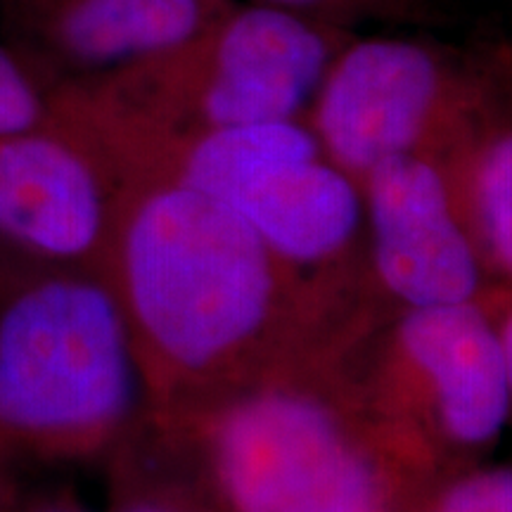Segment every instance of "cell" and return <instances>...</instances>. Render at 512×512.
<instances>
[{
	"instance_id": "30bf717a",
	"label": "cell",
	"mask_w": 512,
	"mask_h": 512,
	"mask_svg": "<svg viewBox=\"0 0 512 512\" xmlns=\"http://www.w3.org/2000/svg\"><path fill=\"white\" fill-rule=\"evenodd\" d=\"M444 159L489 280L512 287V95Z\"/></svg>"
},
{
	"instance_id": "3957f363",
	"label": "cell",
	"mask_w": 512,
	"mask_h": 512,
	"mask_svg": "<svg viewBox=\"0 0 512 512\" xmlns=\"http://www.w3.org/2000/svg\"><path fill=\"white\" fill-rule=\"evenodd\" d=\"M354 31L233 0L214 22L155 57L57 86V107L91 136L114 171L174 140L306 117L320 81Z\"/></svg>"
},
{
	"instance_id": "5b68a950",
	"label": "cell",
	"mask_w": 512,
	"mask_h": 512,
	"mask_svg": "<svg viewBox=\"0 0 512 512\" xmlns=\"http://www.w3.org/2000/svg\"><path fill=\"white\" fill-rule=\"evenodd\" d=\"M512 95V43L351 36L320 81L306 121L332 164L361 185L401 155L448 157Z\"/></svg>"
},
{
	"instance_id": "8992f818",
	"label": "cell",
	"mask_w": 512,
	"mask_h": 512,
	"mask_svg": "<svg viewBox=\"0 0 512 512\" xmlns=\"http://www.w3.org/2000/svg\"><path fill=\"white\" fill-rule=\"evenodd\" d=\"M361 366L375 406L437 475L486 463L510 425L501 339L479 299L394 311Z\"/></svg>"
},
{
	"instance_id": "5bb4252c",
	"label": "cell",
	"mask_w": 512,
	"mask_h": 512,
	"mask_svg": "<svg viewBox=\"0 0 512 512\" xmlns=\"http://www.w3.org/2000/svg\"><path fill=\"white\" fill-rule=\"evenodd\" d=\"M0 512H88V510L83 508L76 498L64 496V494L34 496L29 498V501H19V494L15 489Z\"/></svg>"
},
{
	"instance_id": "9c48e42d",
	"label": "cell",
	"mask_w": 512,
	"mask_h": 512,
	"mask_svg": "<svg viewBox=\"0 0 512 512\" xmlns=\"http://www.w3.org/2000/svg\"><path fill=\"white\" fill-rule=\"evenodd\" d=\"M233 0H0V36L53 86L178 46Z\"/></svg>"
},
{
	"instance_id": "2e32d148",
	"label": "cell",
	"mask_w": 512,
	"mask_h": 512,
	"mask_svg": "<svg viewBox=\"0 0 512 512\" xmlns=\"http://www.w3.org/2000/svg\"><path fill=\"white\" fill-rule=\"evenodd\" d=\"M420 512H446V510H441V508H439V505H434V503H430V505H427V508H425V510H420Z\"/></svg>"
},
{
	"instance_id": "7a4b0ae2",
	"label": "cell",
	"mask_w": 512,
	"mask_h": 512,
	"mask_svg": "<svg viewBox=\"0 0 512 512\" xmlns=\"http://www.w3.org/2000/svg\"><path fill=\"white\" fill-rule=\"evenodd\" d=\"M375 323L354 320L197 411L152 420L185 441L228 512H399L439 475L368 392L361 356Z\"/></svg>"
},
{
	"instance_id": "7c38bea8",
	"label": "cell",
	"mask_w": 512,
	"mask_h": 512,
	"mask_svg": "<svg viewBox=\"0 0 512 512\" xmlns=\"http://www.w3.org/2000/svg\"><path fill=\"white\" fill-rule=\"evenodd\" d=\"M55 91L57 86L0 36V136L50 124L57 114Z\"/></svg>"
},
{
	"instance_id": "52a82bcc",
	"label": "cell",
	"mask_w": 512,
	"mask_h": 512,
	"mask_svg": "<svg viewBox=\"0 0 512 512\" xmlns=\"http://www.w3.org/2000/svg\"><path fill=\"white\" fill-rule=\"evenodd\" d=\"M57 107V100H55ZM121 178L60 112L0 136V285L48 268H102Z\"/></svg>"
},
{
	"instance_id": "4fadbf2b",
	"label": "cell",
	"mask_w": 512,
	"mask_h": 512,
	"mask_svg": "<svg viewBox=\"0 0 512 512\" xmlns=\"http://www.w3.org/2000/svg\"><path fill=\"white\" fill-rule=\"evenodd\" d=\"M479 302L494 320V328L501 339L505 375H508V394H510V425H512V287L489 283L479 297Z\"/></svg>"
},
{
	"instance_id": "6da1fadb",
	"label": "cell",
	"mask_w": 512,
	"mask_h": 512,
	"mask_svg": "<svg viewBox=\"0 0 512 512\" xmlns=\"http://www.w3.org/2000/svg\"><path fill=\"white\" fill-rule=\"evenodd\" d=\"M102 273L155 420L197 411L370 311L320 299L233 209L162 178L121 183Z\"/></svg>"
},
{
	"instance_id": "8fae6325",
	"label": "cell",
	"mask_w": 512,
	"mask_h": 512,
	"mask_svg": "<svg viewBox=\"0 0 512 512\" xmlns=\"http://www.w3.org/2000/svg\"><path fill=\"white\" fill-rule=\"evenodd\" d=\"M247 3L280 8L349 31H354L358 24L425 27L441 17L439 0H247Z\"/></svg>"
},
{
	"instance_id": "9a60e30c",
	"label": "cell",
	"mask_w": 512,
	"mask_h": 512,
	"mask_svg": "<svg viewBox=\"0 0 512 512\" xmlns=\"http://www.w3.org/2000/svg\"><path fill=\"white\" fill-rule=\"evenodd\" d=\"M188 512H228V510H226V508L219 510V508H214V505H209V503L200 501V498H197V496H192Z\"/></svg>"
},
{
	"instance_id": "277c9868",
	"label": "cell",
	"mask_w": 512,
	"mask_h": 512,
	"mask_svg": "<svg viewBox=\"0 0 512 512\" xmlns=\"http://www.w3.org/2000/svg\"><path fill=\"white\" fill-rule=\"evenodd\" d=\"M145 411L131 332L102 268L0 285V470L110 458Z\"/></svg>"
},
{
	"instance_id": "ba28073f",
	"label": "cell",
	"mask_w": 512,
	"mask_h": 512,
	"mask_svg": "<svg viewBox=\"0 0 512 512\" xmlns=\"http://www.w3.org/2000/svg\"><path fill=\"white\" fill-rule=\"evenodd\" d=\"M370 285L396 311L477 302L491 283L444 157L401 155L361 181Z\"/></svg>"
}]
</instances>
